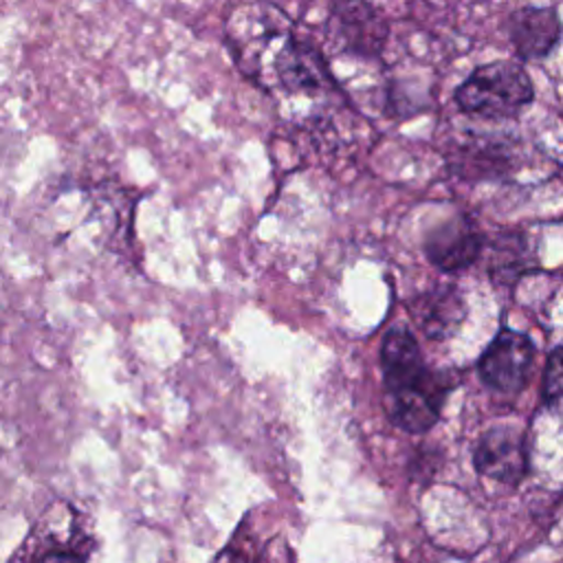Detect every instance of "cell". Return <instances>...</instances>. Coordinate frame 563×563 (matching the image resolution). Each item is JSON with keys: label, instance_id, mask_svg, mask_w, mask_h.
<instances>
[{"label": "cell", "instance_id": "cell-1", "mask_svg": "<svg viewBox=\"0 0 563 563\" xmlns=\"http://www.w3.org/2000/svg\"><path fill=\"white\" fill-rule=\"evenodd\" d=\"M534 97L528 73L508 59L477 66L455 90L462 112L482 119H508Z\"/></svg>", "mask_w": 563, "mask_h": 563}, {"label": "cell", "instance_id": "cell-2", "mask_svg": "<svg viewBox=\"0 0 563 563\" xmlns=\"http://www.w3.org/2000/svg\"><path fill=\"white\" fill-rule=\"evenodd\" d=\"M90 552L92 537L84 515L59 499L40 515L13 559H88Z\"/></svg>", "mask_w": 563, "mask_h": 563}, {"label": "cell", "instance_id": "cell-3", "mask_svg": "<svg viewBox=\"0 0 563 563\" xmlns=\"http://www.w3.org/2000/svg\"><path fill=\"white\" fill-rule=\"evenodd\" d=\"M532 361V341L521 332L501 330L479 358V376L488 387L512 394L526 385Z\"/></svg>", "mask_w": 563, "mask_h": 563}, {"label": "cell", "instance_id": "cell-4", "mask_svg": "<svg viewBox=\"0 0 563 563\" xmlns=\"http://www.w3.org/2000/svg\"><path fill=\"white\" fill-rule=\"evenodd\" d=\"M449 389L451 387L442 380V376L427 372L422 378L409 385L385 389L387 413L400 429L409 433H422L438 422L442 400Z\"/></svg>", "mask_w": 563, "mask_h": 563}, {"label": "cell", "instance_id": "cell-5", "mask_svg": "<svg viewBox=\"0 0 563 563\" xmlns=\"http://www.w3.org/2000/svg\"><path fill=\"white\" fill-rule=\"evenodd\" d=\"M473 462L484 477L501 484H517L528 471L523 433L512 427L488 429L475 446Z\"/></svg>", "mask_w": 563, "mask_h": 563}, {"label": "cell", "instance_id": "cell-6", "mask_svg": "<svg viewBox=\"0 0 563 563\" xmlns=\"http://www.w3.org/2000/svg\"><path fill=\"white\" fill-rule=\"evenodd\" d=\"M508 37L521 59H543L559 46L563 22L554 7H519L508 18Z\"/></svg>", "mask_w": 563, "mask_h": 563}, {"label": "cell", "instance_id": "cell-7", "mask_svg": "<svg viewBox=\"0 0 563 563\" xmlns=\"http://www.w3.org/2000/svg\"><path fill=\"white\" fill-rule=\"evenodd\" d=\"M427 257L442 271H460L471 266L479 251L482 238L473 224L462 218L444 222L424 242Z\"/></svg>", "mask_w": 563, "mask_h": 563}, {"label": "cell", "instance_id": "cell-8", "mask_svg": "<svg viewBox=\"0 0 563 563\" xmlns=\"http://www.w3.org/2000/svg\"><path fill=\"white\" fill-rule=\"evenodd\" d=\"M413 321L429 339L451 336L466 317V303L462 295L451 288H433L413 301Z\"/></svg>", "mask_w": 563, "mask_h": 563}, {"label": "cell", "instance_id": "cell-9", "mask_svg": "<svg viewBox=\"0 0 563 563\" xmlns=\"http://www.w3.org/2000/svg\"><path fill=\"white\" fill-rule=\"evenodd\" d=\"M385 389H396L418 380L429 369L424 367L420 347L407 330H389L380 350Z\"/></svg>", "mask_w": 563, "mask_h": 563}, {"label": "cell", "instance_id": "cell-10", "mask_svg": "<svg viewBox=\"0 0 563 563\" xmlns=\"http://www.w3.org/2000/svg\"><path fill=\"white\" fill-rule=\"evenodd\" d=\"M543 398L550 407H563V343L548 358L543 374Z\"/></svg>", "mask_w": 563, "mask_h": 563}]
</instances>
